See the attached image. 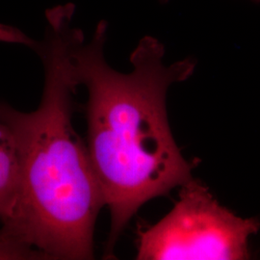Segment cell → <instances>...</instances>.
Returning <instances> with one entry per match:
<instances>
[{"mask_svg": "<svg viewBox=\"0 0 260 260\" xmlns=\"http://www.w3.org/2000/svg\"><path fill=\"white\" fill-rule=\"evenodd\" d=\"M108 22L101 20L90 43L74 28L68 65L75 85L88 91L87 149L110 210V232L104 258H115V246L130 220L150 200L166 196L192 177L200 160H187L174 139L166 99L173 84L195 72L192 57L166 66L165 47L145 36L130 55L129 74L105 60Z\"/></svg>", "mask_w": 260, "mask_h": 260, "instance_id": "obj_1", "label": "cell"}, {"mask_svg": "<svg viewBox=\"0 0 260 260\" xmlns=\"http://www.w3.org/2000/svg\"><path fill=\"white\" fill-rule=\"evenodd\" d=\"M75 11L73 3L47 9L42 41L8 25L1 31L3 42L22 44L37 53L45 86L35 111L0 103V120L12 131L19 157L16 205L0 234L47 259H93L94 225L105 205L87 144L72 121L77 86L69 70L68 47Z\"/></svg>", "mask_w": 260, "mask_h": 260, "instance_id": "obj_2", "label": "cell"}, {"mask_svg": "<svg viewBox=\"0 0 260 260\" xmlns=\"http://www.w3.org/2000/svg\"><path fill=\"white\" fill-rule=\"evenodd\" d=\"M179 200L157 223L138 232L139 260L249 259L248 241L260 221L236 216L209 189L191 178L180 186Z\"/></svg>", "mask_w": 260, "mask_h": 260, "instance_id": "obj_3", "label": "cell"}, {"mask_svg": "<svg viewBox=\"0 0 260 260\" xmlns=\"http://www.w3.org/2000/svg\"><path fill=\"white\" fill-rule=\"evenodd\" d=\"M162 4H165V3H167L169 0H159ZM252 2H254V3H260V0H251Z\"/></svg>", "mask_w": 260, "mask_h": 260, "instance_id": "obj_6", "label": "cell"}, {"mask_svg": "<svg viewBox=\"0 0 260 260\" xmlns=\"http://www.w3.org/2000/svg\"><path fill=\"white\" fill-rule=\"evenodd\" d=\"M46 259L45 255L0 234V260Z\"/></svg>", "mask_w": 260, "mask_h": 260, "instance_id": "obj_5", "label": "cell"}, {"mask_svg": "<svg viewBox=\"0 0 260 260\" xmlns=\"http://www.w3.org/2000/svg\"><path fill=\"white\" fill-rule=\"evenodd\" d=\"M19 157L15 137L8 125L0 120V220L12 213L19 192Z\"/></svg>", "mask_w": 260, "mask_h": 260, "instance_id": "obj_4", "label": "cell"}]
</instances>
